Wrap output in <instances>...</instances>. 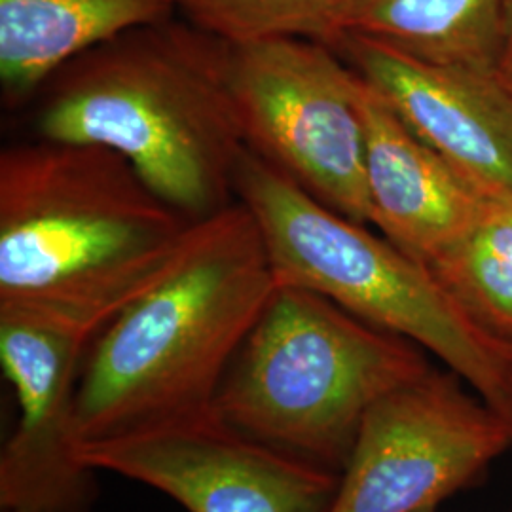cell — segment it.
<instances>
[{
	"instance_id": "1",
	"label": "cell",
	"mask_w": 512,
	"mask_h": 512,
	"mask_svg": "<svg viewBox=\"0 0 512 512\" xmlns=\"http://www.w3.org/2000/svg\"><path fill=\"white\" fill-rule=\"evenodd\" d=\"M190 220L109 148L40 139L0 154V306L97 336L175 264Z\"/></svg>"
},
{
	"instance_id": "2",
	"label": "cell",
	"mask_w": 512,
	"mask_h": 512,
	"mask_svg": "<svg viewBox=\"0 0 512 512\" xmlns=\"http://www.w3.org/2000/svg\"><path fill=\"white\" fill-rule=\"evenodd\" d=\"M38 95L40 139L120 154L184 219L236 202L247 147L224 40L165 19L76 57Z\"/></svg>"
},
{
	"instance_id": "3",
	"label": "cell",
	"mask_w": 512,
	"mask_h": 512,
	"mask_svg": "<svg viewBox=\"0 0 512 512\" xmlns=\"http://www.w3.org/2000/svg\"><path fill=\"white\" fill-rule=\"evenodd\" d=\"M275 287L258 226L241 203L192 222L164 279L86 351L76 389L80 444L209 412Z\"/></svg>"
},
{
	"instance_id": "4",
	"label": "cell",
	"mask_w": 512,
	"mask_h": 512,
	"mask_svg": "<svg viewBox=\"0 0 512 512\" xmlns=\"http://www.w3.org/2000/svg\"><path fill=\"white\" fill-rule=\"evenodd\" d=\"M425 353L325 296L277 285L211 410L249 439L340 475L368 408L431 370Z\"/></svg>"
},
{
	"instance_id": "5",
	"label": "cell",
	"mask_w": 512,
	"mask_h": 512,
	"mask_svg": "<svg viewBox=\"0 0 512 512\" xmlns=\"http://www.w3.org/2000/svg\"><path fill=\"white\" fill-rule=\"evenodd\" d=\"M234 196L255 219L277 285L325 296L368 325L414 342L512 427L503 355L465 321L423 264L317 202L249 148L236 169Z\"/></svg>"
},
{
	"instance_id": "6",
	"label": "cell",
	"mask_w": 512,
	"mask_h": 512,
	"mask_svg": "<svg viewBox=\"0 0 512 512\" xmlns=\"http://www.w3.org/2000/svg\"><path fill=\"white\" fill-rule=\"evenodd\" d=\"M230 80L245 147L368 226L361 78L342 55L306 38L230 46Z\"/></svg>"
},
{
	"instance_id": "7",
	"label": "cell",
	"mask_w": 512,
	"mask_h": 512,
	"mask_svg": "<svg viewBox=\"0 0 512 512\" xmlns=\"http://www.w3.org/2000/svg\"><path fill=\"white\" fill-rule=\"evenodd\" d=\"M454 370L431 368L366 412L327 512H435L512 448V427Z\"/></svg>"
},
{
	"instance_id": "8",
	"label": "cell",
	"mask_w": 512,
	"mask_h": 512,
	"mask_svg": "<svg viewBox=\"0 0 512 512\" xmlns=\"http://www.w3.org/2000/svg\"><path fill=\"white\" fill-rule=\"evenodd\" d=\"M82 461L169 495L188 512H327L340 475L249 439L213 410L114 439Z\"/></svg>"
},
{
	"instance_id": "9",
	"label": "cell",
	"mask_w": 512,
	"mask_h": 512,
	"mask_svg": "<svg viewBox=\"0 0 512 512\" xmlns=\"http://www.w3.org/2000/svg\"><path fill=\"white\" fill-rule=\"evenodd\" d=\"M93 338L52 313L0 306V365L19 410L0 454L2 511L90 512L95 471L78 454L76 389Z\"/></svg>"
},
{
	"instance_id": "10",
	"label": "cell",
	"mask_w": 512,
	"mask_h": 512,
	"mask_svg": "<svg viewBox=\"0 0 512 512\" xmlns=\"http://www.w3.org/2000/svg\"><path fill=\"white\" fill-rule=\"evenodd\" d=\"M334 50L463 177L488 194H512V90L499 73L427 63L355 35Z\"/></svg>"
},
{
	"instance_id": "11",
	"label": "cell",
	"mask_w": 512,
	"mask_h": 512,
	"mask_svg": "<svg viewBox=\"0 0 512 512\" xmlns=\"http://www.w3.org/2000/svg\"><path fill=\"white\" fill-rule=\"evenodd\" d=\"M361 114L370 224L429 268L475 224L492 194L420 141L363 78Z\"/></svg>"
},
{
	"instance_id": "12",
	"label": "cell",
	"mask_w": 512,
	"mask_h": 512,
	"mask_svg": "<svg viewBox=\"0 0 512 512\" xmlns=\"http://www.w3.org/2000/svg\"><path fill=\"white\" fill-rule=\"evenodd\" d=\"M173 10V0H0L4 105L27 103L76 57Z\"/></svg>"
},
{
	"instance_id": "13",
	"label": "cell",
	"mask_w": 512,
	"mask_h": 512,
	"mask_svg": "<svg viewBox=\"0 0 512 512\" xmlns=\"http://www.w3.org/2000/svg\"><path fill=\"white\" fill-rule=\"evenodd\" d=\"M503 2L349 0L342 37L370 38L427 63L497 73Z\"/></svg>"
},
{
	"instance_id": "14",
	"label": "cell",
	"mask_w": 512,
	"mask_h": 512,
	"mask_svg": "<svg viewBox=\"0 0 512 512\" xmlns=\"http://www.w3.org/2000/svg\"><path fill=\"white\" fill-rule=\"evenodd\" d=\"M465 321L512 351V194H492L475 224L429 268Z\"/></svg>"
},
{
	"instance_id": "15",
	"label": "cell",
	"mask_w": 512,
	"mask_h": 512,
	"mask_svg": "<svg viewBox=\"0 0 512 512\" xmlns=\"http://www.w3.org/2000/svg\"><path fill=\"white\" fill-rule=\"evenodd\" d=\"M349 0H173L190 25L230 46L306 38L334 48Z\"/></svg>"
},
{
	"instance_id": "16",
	"label": "cell",
	"mask_w": 512,
	"mask_h": 512,
	"mask_svg": "<svg viewBox=\"0 0 512 512\" xmlns=\"http://www.w3.org/2000/svg\"><path fill=\"white\" fill-rule=\"evenodd\" d=\"M497 73L512 90V0L503 2V27H501Z\"/></svg>"
},
{
	"instance_id": "17",
	"label": "cell",
	"mask_w": 512,
	"mask_h": 512,
	"mask_svg": "<svg viewBox=\"0 0 512 512\" xmlns=\"http://www.w3.org/2000/svg\"><path fill=\"white\" fill-rule=\"evenodd\" d=\"M503 359H505V365H507V380H509V389H511L512 397V351L505 353Z\"/></svg>"
},
{
	"instance_id": "18",
	"label": "cell",
	"mask_w": 512,
	"mask_h": 512,
	"mask_svg": "<svg viewBox=\"0 0 512 512\" xmlns=\"http://www.w3.org/2000/svg\"><path fill=\"white\" fill-rule=\"evenodd\" d=\"M2 512H40V511H29V509H10V511H2Z\"/></svg>"
},
{
	"instance_id": "19",
	"label": "cell",
	"mask_w": 512,
	"mask_h": 512,
	"mask_svg": "<svg viewBox=\"0 0 512 512\" xmlns=\"http://www.w3.org/2000/svg\"><path fill=\"white\" fill-rule=\"evenodd\" d=\"M507 512H512V509H511V511H507Z\"/></svg>"
}]
</instances>
